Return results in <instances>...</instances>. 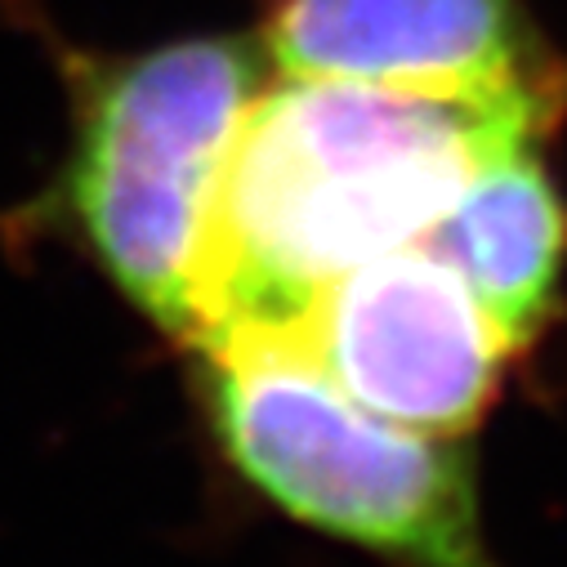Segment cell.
I'll list each match as a JSON object with an SVG mask.
<instances>
[{"instance_id": "cell-1", "label": "cell", "mask_w": 567, "mask_h": 567, "mask_svg": "<svg viewBox=\"0 0 567 567\" xmlns=\"http://www.w3.org/2000/svg\"><path fill=\"white\" fill-rule=\"evenodd\" d=\"M567 72L496 85H380L272 72L210 210L197 340H287L340 272L424 241L501 153L545 144Z\"/></svg>"}, {"instance_id": "cell-2", "label": "cell", "mask_w": 567, "mask_h": 567, "mask_svg": "<svg viewBox=\"0 0 567 567\" xmlns=\"http://www.w3.org/2000/svg\"><path fill=\"white\" fill-rule=\"evenodd\" d=\"M259 37H188L72 68V148L54 210L153 327L193 344L210 210L268 85Z\"/></svg>"}, {"instance_id": "cell-3", "label": "cell", "mask_w": 567, "mask_h": 567, "mask_svg": "<svg viewBox=\"0 0 567 567\" xmlns=\"http://www.w3.org/2000/svg\"><path fill=\"white\" fill-rule=\"evenodd\" d=\"M197 353L215 443L268 505L402 567H496L456 439L380 420L291 340L246 336Z\"/></svg>"}, {"instance_id": "cell-4", "label": "cell", "mask_w": 567, "mask_h": 567, "mask_svg": "<svg viewBox=\"0 0 567 567\" xmlns=\"http://www.w3.org/2000/svg\"><path fill=\"white\" fill-rule=\"evenodd\" d=\"M287 340L358 406L434 439L474 430L514 358L465 277L424 241L327 281Z\"/></svg>"}, {"instance_id": "cell-5", "label": "cell", "mask_w": 567, "mask_h": 567, "mask_svg": "<svg viewBox=\"0 0 567 567\" xmlns=\"http://www.w3.org/2000/svg\"><path fill=\"white\" fill-rule=\"evenodd\" d=\"M272 72L380 85H496L558 76L523 0H268Z\"/></svg>"}, {"instance_id": "cell-6", "label": "cell", "mask_w": 567, "mask_h": 567, "mask_svg": "<svg viewBox=\"0 0 567 567\" xmlns=\"http://www.w3.org/2000/svg\"><path fill=\"white\" fill-rule=\"evenodd\" d=\"M424 246L465 277L514 353L532 349L567 272V197L540 144L487 162L430 228Z\"/></svg>"}]
</instances>
